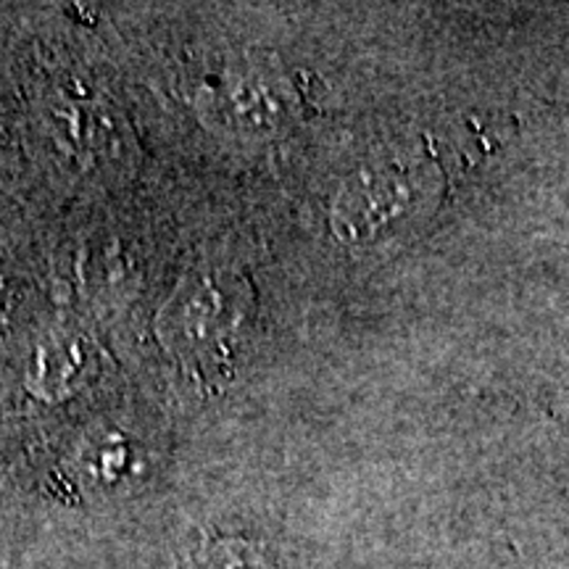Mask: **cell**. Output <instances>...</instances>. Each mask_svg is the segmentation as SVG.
I'll use <instances>...</instances> for the list:
<instances>
[{
	"instance_id": "obj_1",
	"label": "cell",
	"mask_w": 569,
	"mask_h": 569,
	"mask_svg": "<svg viewBox=\"0 0 569 569\" xmlns=\"http://www.w3.org/2000/svg\"><path fill=\"white\" fill-rule=\"evenodd\" d=\"M438 172L425 156L390 153L348 177L332 203V230L351 246L401 238L438 198Z\"/></svg>"
},
{
	"instance_id": "obj_2",
	"label": "cell",
	"mask_w": 569,
	"mask_h": 569,
	"mask_svg": "<svg viewBox=\"0 0 569 569\" xmlns=\"http://www.w3.org/2000/svg\"><path fill=\"white\" fill-rule=\"evenodd\" d=\"M209 113L232 132L267 134L290 122L293 90L274 69H238L211 88Z\"/></svg>"
},
{
	"instance_id": "obj_3",
	"label": "cell",
	"mask_w": 569,
	"mask_h": 569,
	"mask_svg": "<svg viewBox=\"0 0 569 569\" xmlns=\"http://www.w3.org/2000/svg\"><path fill=\"white\" fill-rule=\"evenodd\" d=\"M238 303H243L238 284L206 277L182 288L174 327H180V338L188 346H211V351H219L217 346L230 343L240 325Z\"/></svg>"
},
{
	"instance_id": "obj_4",
	"label": "cell",
	"mask_w": 569,
	"mask_h": 569,
	"mask_svg": "<svg viewBox=\"0 0 569 569\" xmlns=\"http://www.w3.org/2000/svg\"><path fill=\"white\" fill-rule=\"evenodd\" d=\"M193 569H280L274 559L251 543L240 538H219L211 543H203L201 551L193 557Z\"/></svg>"
}]
</instances>
